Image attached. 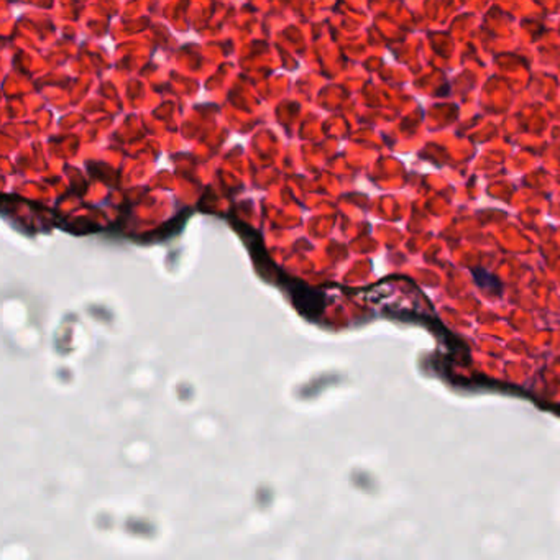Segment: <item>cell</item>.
Listing matches in <instances>:
<instances>
[{"label": "cell", "instance_id": "6da1fadb", "mask_svg": "<svg viewBox=\"0 0 560 560\" xmlns=\"http://www.w3.org/2000/svg\"><path fill=\"white\" fill-rule=\"evenodd\" d=\"M472 277L483 291H490L496 296H501V293H503V283H501L495 274H491L490 271L481 268V266L472 268Z\"/></svg>", "mask_w": 560, "mask_h": 560}]
</instances>
